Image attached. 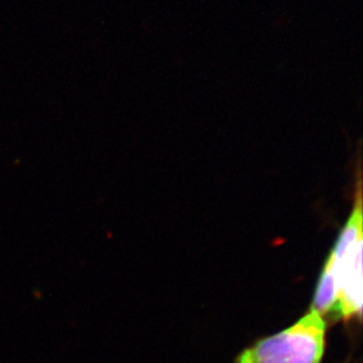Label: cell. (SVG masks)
I'll list each match as a JSON object with an SVG mask.
<instances>
[{
    "instance_id": "7a4b0ae2",
    "label": "cell",
    "mask_w": 363,
    "mask_h": 363,
    "mask_svg": "<svg viewBox=\"0 0 363 363\" xmlns=\"http://www.w3.org/2000/svg\"><path fill=\"white\" fill-rule=\"evenodd\" d=\"M325 347V320L311 311L291 327L243 350L237 363H321Z\"/></svg>"
},
{
    "instance_id": "6da1fadb",
    "label": "cell",
    "mask_w": 363,
    "mask_h": 363,
    "mask_svg": "<svg viewBox=\"0 0 363 363\" xmlns=\"http://www.w3.org/2000/svg\"><path fill=\"white\" fill-rule=\"evenodd\" d=\"M362 182L357 175L353 209L340 232L329 259L337 282L336 313L343 319L362 312Z\"/></svg>"
},
{
    "instance_id": "3957f363",
    "label": "cell",
    "mask_w": 363,
    "mask_h": 363,
    "mask_svg": "<svg viewBox=\"0 0 363 363\" xmlns=\"http://www.w3.org/2000/svg\"><path fill=\"white\" fill-rule=\"evenodd\" d=\"M336 308H337V282H336L332 261L328 257L316 287L312 311L319 313L320 315L323 316L329 313H335Z\"/></svg>"
}]
</instances>
